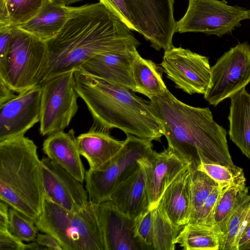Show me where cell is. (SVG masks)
I'll use <instances>...</instances> for the list:
<instances>
[{
  "mask_svg": "<svg viewBox=\"0 0 250 250\" xmlns=\"http://www.w3.org/2000/svg\"><path fill=\"white\" fill-rule=\"evenodd\" d=\"M81 156L87 161L89 169H95L105 164L122 149L125 140L119 141L109 131L93 124L90 129L76 137Z\"/></svg>",
  "mask_w": 250,
  "mask_h": 250,
  "instance_id": "ffe728a7",
  "label": "cell"
},
{
  "mask_svg": "<svg viewBox=\"0 0 250 250\" xmlns=\"http://www.w3.org/2000/svg\"><path fill=\"white\" fill-rule=\"evenodd\" d=\"M135 232L143 250H153V220L151 208H149L135 219Z\"/></svg>",
  "mask_w": 250,
  "mask_h": 250,
  "instance_id": "1f68e13d",
  "label": "cell"
},
{
  "mask_svg": "<svg viewBox=\"0 0 250 250\" xmlns=\"http://www.w3.org/2000/svg\"><path fill=\"white\" fill-rule=\"evenodd\" d=\"M74 7L48 0L33 18L16 27L46 42L55 37L64 26Z\"/></svg>",
  "mask_w": 250,
  "mask_h": 250,
  "instance_id": "7402d4cb",
  "label": "cell"
},
{
  "mask_svg": "<svg viewBox=\"0 0 250 250\" xmlns=\"http://www.w3.org/2000/svg\"><path fill=\"white\" fill-rule=\"evenodd\" d=\"M150 101L164 126L167 148L189 163L192 168L205 163L220 164L236 172L243 170L233 164L227 131L214 120L209 108L188 105L168 90Z\"/></svg>",
  "mask_w": 250,
  "mask_h": 250,
  "instance_id": "7a4b0ae2",
  "label": "cell"
},
{
  "mask_svg": "<svg viewBox=\"0 0 250 250\" xmlns=\"http://www.w3.org/2000/svg\"><path fill=\"white\" fill-rule=\"evenodd\" d=\"M152 148L151 140L127 134L124 146L116 155L98 168L85 172L89 200L98 205L109 200L117 185L138 168L140 161Z\"/></svg>",
  "mask_w": 250,
  "mask_h": 250,
  "instance_id": "52a82bcc",
  "label": "cell"
},
{
  "mask_svg": "<svg viewBox=\"0 0 250 250\" xmlns=\"http://www.w3.org/2000/svg\"><path fill=\"white\" fill-rule=\"evenodd\" d=\"M45 199L37 146L24 136L0 142V199L35 221Z\"/></svg>",
  "mask_w": 250,
  "mask_h": 250,
  "instance_id": "277c9868",
  "label": "cell"
},
{
  "mask_svg": "<svg viewBox=\"0 0 250 250\" xmlns=\"http://www.w3.org/2000/svg\"><path fill=\"white\" fill-rule=\"evenodd\" d=\"M197 169L207 174L222 187L230 184L244 174L243 171L236 172L220 164L201 163Z\"/></svg>",
  "mask_w": 250,
  "mask_h": 250,
  "instance_id": "d6a6232c",
  "label": "cell"
},
{
  "mask_svg": "<svg viewBox=\"0 0 250 250\" xmlns=\"http://www.w3.org/2000/svg\"><path fill=\"white\" fill-rule=\"evenodd\" d=\"M139 54L137 49L99 54L83 63L77 70L134 91L132 65Z\"/></svg>",
  "mask_w": 250,
  "mask_h": 250,
  "instance_id": "2e32d148",
  "label": "cell"
},
{
  "mask_svg": "<svg viewBox=\"0 0 250 250\" xmlns=\"http://www.w3.org/2000/svg\"><path fill=\"white\" fill-rule=\"evenodd\" d=\"M41 84L40 133L48 136L64 131L79 109L74 70L50 78Z\"/></svg>",
  "mask_w": 250,
  "mask_h": 250,
  "instance_id": "ba28073f",
  "label": "cell"
},
{
  "mask_svg": "<svg viewBox=\"0 0 250 250\" xmlns=\"http://www.w3.org/2000/svg\"><path fill=\"white\" fill-rule=\"evenodd\" d=\"M116 14L132 31H135L131 18L123 0H99Z\"/></svg>",
  "mask_w": 250,
  "mask_h": 250,
  "instance_id": "e575fe53",
  "label": "cell"
},
{
  "mask_svg": "<svg viewBox=\"0 0 250 250\" xmlns=\"http://www.w3.org/2000/svg\"><path fill=\"white\" fill-rule=\"evenodd\" d=\"M8 230L22 241H35L38 229L35 221L21 211L11 208L9 209Z\"/></svg>",
  "mask_w": 250,
  "mask_h": 250,
  "instance_id": "4dcf8cb0",
  "label": "cell"
},
{
  "mask_svg": "<svg viewBox=\"0 0 250 250\" xmlns=\"http://www.w3.org/2000/svg\"><path fill=\"white\" fill-rule=\"evenodd\" d=\"M39 230L56 238L63 250H105L99 205L89 200L79 211L66 209L45 196L35 221Z\"/></svg>",
  "mask_w": 250,
  "mask_h": 250,
  "instance_id": "5b68a950",
  "label": "cell"
},
{
  "mask_svg": "<svg viewBox=\"0 0 250 250\" xmlns=\"http://www.w3.org/2000/svg\"><path fill=\"white\" fill-rule=\"evenodd\" d=\"M160 64L167 78L177 88L190 95L206 93L211 77L208 57L188 49L173 46L165 50Z\"/></svg>",
  "mask_w": 250,
  "mask_h": 250,
  "instance_id": "7c38bea8",
  "label": "cell"
},
{
  "mask_svg": "<svg viewBox=\"0 0 250 250\" xmlns=\"http://www.w3.org/2000/svg\"><path fill=\"white\" fill-rule=\"evenodd\" d=\"M35 241L40 246L46 247L45 249L63 250L57 240L48 233H38Z\"/></svg>",
  "mask_w": 250,
  "mask_h": 250,
  "instance_id": "74e56055",
  "label": "cell"
},
{
  "mask_svg": "<svg viewBox=\"0 0 250 250\" xmlns=\"http://www.w3.org/2000/svg\"><path fill=\"white\" fill-rule=\"evenodd\" d=\"M42 92L40 84L0 106V142L24 136L40 122Z\"/></svg>",
  "mask_w": 250,
  "mask_h": 250,
  "instance_id": "5bb4252c",
  "label": "cell"
},
{
  "mask_svg": "<svg viewBox=\"0 0 250 250\" xmlns=\"http://www.w3.org/2000/svg\"><path fill=\"white\" fill-rule=\"evenodd\" d=\"M4 83L0 80V106L14 98L16 95Z\"/></svg>",
  "mask_w": 250,
  "mask_h": 250,
  "instance_id": "ab89813d",
  "label": "cell"
},
{
  "mask_svg": "<svg viewBox=\"0 0 250 250\" xmlns=\"http://www.w3.org/2000/svg\"><path fill=\"white\" fill-rule=\"evenodd\" d=\"M229 98V138L250 159V94L244 88Z\"/></svg>",
  "mask_w": 250,
  "mask_h": 250,
  "instance_id": "603a6c76",
  "label": "cell"
},
{
  "mask_svg": "<svg viewBox=\"0 0 250 250\" xmlns=\"http://www.w3.org/2000/svg\"><path fill=\"white\" fill-rule=\"evenodd\" d=\"M54 1H56V2L66 5V6H69L70 4L80 2L81 1H83L84 0H53Z\"/></svg>",
  "mask_w": 250,
  "mask_h": 250,
  "instance_id": "7bdbcfd3",
  "label": "cell"
},
{
  "mask_svg": "<svg viewBox=\"0 0 250 250\" xmlns=\"http://www.w3.org/2000/svg\"><path fill=\"white\" fill-rule=\"evenodd\" d=\"M48 0H7L10 25L15 27L33 18Z\"/></svg>",
  "mask_w": 250,
  "mask_h": 250,
  "instance_id": "f546056e",
  "label": "cell"
},
{
  "mask_svg": "<svg viewBox=\"0 0 250 250\" xmlns=\"http://www.w3.org/2000/svg\"><path fill=\"white\" fill-rule=\"evenodd\" d=\"M250 83V46L244 42L231 47L211 67L210 82L204 98L216 106Z\"/></svg>",
  "mask_w": 250,
  "mask_h": 250,
  "instance_id": "8fae6325",
  "label": "cell"
},
{
  "mask_svg": "<svg viewBox=\"0 0 250 250\" xmlns=\"http://www.w3.org/2000/svg\"><path fill=\"white\" fill-rule=\"evenodd\" d=\"M13 27H0V68L3 67L6 62L9 50Z\"/></svg>",
  "mask_w": 250,
  "mask_h": 250,
  "instance_id": "8d00e7d4",
  "label": "cell"
},
{
  "mask_svg": "<svg viewBox=\"0 0 250 250\" xmlns=\"http://www.w3.org/2000/svg\"><path fill=\"white\" fill-rule=\"evenodd\" d=\"M163 69L150 60L139 54L132 65L135 88L133 92L146 96L150 100L163 95L168 89L163 80Z\"/></svg>",
  "mask_w": 250,
  "mask_h": 250,
  "instance_id": "d4e9b609",
  "label": "cell"
},
{
  "mask_svg": "<svg viewBox=\"0 0 250 250\" xmlns=\"http://www.w3.org/2000/svg\"><path fill=\"white\" fill-rule=\"evenodd\" d=\"M250 250V240L245 244L240 246L238 250Z\"/></svg>",
  "mask_w": 250,
  "mask_h": 250,
  "instance_id": "f6af8a7d",
  "label": "cell"
},
{
  "mask_svg": "<svg viewBox=\"0 0 250 250\" xmlns=\"http://www.w3.org/2000/svg\"><path fill=\"white\" fill-rule=\"evenodd\" d=\"M249 19V10L225 0H188L187 10L176 21V32H201L221 37Z\"/></svg>",
  "mask_w": 250,
  "mask_h": 250,
  "instance_id": "9c48e42d",
  "label": "cell"
},
{
  "mask_svg": "<svg viewBox=\"0 0 250 250\" xmlns=\"http://www.w3.org/2000/svg\"><path fill=\"white\" fill-rule=\"evenodd\" d=\"M250 240V222L247 225L243 231H242L238 243V248L247 243Z\"/></svg>",
  "mask_w": 250,
  "mask_h": 250,
  "instance_id": "b9f144b4",
  "label": "cell"
},
{
  "mask_svg": "<svg viewBox=\"0 0 250 250\" xmlns=\"http://www.w3.org/2000/svg\"><path fill=\"white\" fill-rule=\"evenodd\" d=\"M223 187L217 185L213 188L202 206L195 224L213 228V212Z\"/></svg>",
  "mask_w": 250,
  "mask_h": 250,
  "instance_id": "836d02e7",
  "label": "cell"
},
{
  "mask_svg": "<svg viewBox=\"0 0 250 250\" xmlns=\"http://www.w3.org/2000/svg\"><path fill=\"white\" fill-rule=\"evenodd\" d=\"M49 64L46 42L18 27H13L10 46L0 80L18 93L40 84Z\"/></svg>",
  "mask_w": 250,
  "mask_h": 250,
  "instance_id": "8992f818",
  "label": "cell"
},
{
  "mask_svg": "<svg viewBox=\"0 0 250 250\" xmlns=\"http://www.w3.org/2000/svg\"><path fill=\"white\" fill-rule=\"evenodd\" d=\"M249 19H250V10H249Z\"/></svg>",
  "mask_w": 250,
  "mask_h": 250,
  "instance_id": "bcb514c9",
  "label": "cell"
},
{
  "mask_svg": "<svg viewBox=\"0 0 250 250\" xmlns=\"http://www.w3.org/2000/svg\"><path fill=\"white\" fill-rule=\"evenodd\" d=\"M191 171L190 165L182 171L166 189L157 205L177 227H182L190 221Z\"/></svg>",
  "mask_w": 250,
  "mask_h": 250,
  "instance_id": "ac0fdd59",
  "label": "cell"
},
{
  "mask_svg": "<svg viewBox=\"0 0 250 250\" xmlns=\"http://www.w3.org/2000/svg\"><path fill=\"white\" fill-rule=\"evenodd\" d=\"M105 250H143L135 232V219L108 200L99 204Z\"/></svg>",
  "mask_w": 250,
  "mask_h": 250,
  "instance_id": "e0dca14e",
  "label": "cell"
},
{
  "mask_svg": "<svg viewBox=\"0 0 250 250\" xmlns=\"http://www.w3.org/2000/svg\"><path fill=\"white\" fill-rule=\"evenodd\" d=\"M153 250H174L175 239L182 227L175 226L158 205L151 208Z\"/></svg>",
  "mask_w": 250,
  "mask_h": 250,
  "instance_id": "4316f807",
  "label": "cell"
},
{
  "mask_svg": "<svg viewBox=\"0 0 250 250\" xmlns=\"http://www.w3.org/2000/svg\"><path fill=\"white\" fill-rule=\"evenodd\" d=\"M250 210V195H248L230 216L226 230L220 237L219 250H238L239 232Z\"/></svg>",
  "mask_w": 250,
  "mask_h": 250,
  "instance_id": "f1b7e54d",
  "label": "cell"
},
{
  "mask_svg": "<svg viewBox=\"0 0 250 250\" xmlns=\"http://www.w3.org/2000/svg\"><path fill=\"white\" fill-rule=\"evenodd\" d=\"M140 164L144 172L150 208L158 205L167 187L190 165L168 148L161 152L152 150Z\"/></svg>",
  "mask_w": 250,
  "mask_h": 250,
  "instance_id": "9a60e30c",
  "label": "cell"
},
{
  "mask_svg": "<svg viewBox=\"0 0 250 250\" xmlns=\"http://www.w3.org/2000/svg\"><path fill=\"white\" fill-rule=\"evenodd\" d=\"M40 249V246L36 241L26 244L25 250H38Z\"/></svg>",
  "mask_w": 250,
  "mask_h": 250,
  "instance_id": "ee69618b",
  "label": "cell"
},
{
  "mask_svg": "<svg viewBox=\"0 0 250 250\" xmlns=\"http://www.w3.org/2000/svg\"><path fill=\"white\" fill-rule=\"evenodd\" d=\"M135 31L155 49L166 50L173 45L176 32L174 0H123Z\"/></svg>",
  "mask_w": 250,
  "mask_h": 250,
  "instance_id": "30bf717a",
  "label": "cell"
},
{
  "mask_svg": "<svg viewBox=\"0 0 250 250\" xmlns=\"http://www.w3.org/2000/svg\"><path fill=\"white\" fill-rule=\"evenodd\" d=\"M42 150L47 157L83 183L86 171L73 129L48 136L43 143Z\"/></svg>",
  "mask_w": 250,
  "mask_h": 250,
  "instance_id": "d6986e66",
  "label": "cell"
},
{
  "mask_svg": "<svg viewBox=\"0 0 250 250\" xmlns=\"http://www.w3.org/2000/svg\"><path fill=\"white\" fill-rule=\"evenodd\" d=\"M46 43L49 64L42 82L77 70L99 54L137 49L140 44L132 30L100 1L74 7L60 32Z\"/></svg>",
  "mask_w": 250,
  "mask_h": 250,
  "instance_id": "6da1fadb",
  "label": "cell"
},
{
  "mask_svg": "<svg viewBox=\"0 0 250 250\" xmlns=\"http://www.w3.org/2000/svg\"><path fill=\"white\" fill-rule=\"evenodd\" d=\"M248 195V188L244 174L222 188L213 215V229L220 237L225 232L230 216Z\"/></svg>",
  "mask_w": 250,
  "mask_h": 250,
  "instance_id": "cb8c5ba5",
  "label": "cell"
},
{
  "mask_svg": "<svg viewBox=\"0 0 250 250\" xmlns=\"http://www.w3.org/2000/svg\"><path fill=\"white\" fill-rule=\"evenodd\" d=\"M76 90L85 103L93 124L109 130L118 128L126 135L160 141L164 135L161 121L155 115L150 101L131 90L74 70Z\"/></svg>",
  "mask_w": 250,
  "mask_h": 250,
  "instance_id": "3957f363",
  "label": "cell"
},
{
  "mask_svg": "<svg viewBox=\"0 0 250 250\" xmlns=\"http://www.w3.org/2000/svg\"><path fill=\"white\" fill-rule=\"evenodd\" d=\"M109 200L122 212L133 219L150 208L141 165L131 175L117 185Z\"/></svg>",
  "mask_w": 250,
  "mask_h": 250,
  "instance_id": "44dd1931",
  "label": "cell"
},
{
  "mask_svg": "<svg viewBox=\"0 0 250 250\" xmlns=\"http://www.w3.org/2000/svg\"><path fill=\"white\" fill-rule=\"evenodd\" d=\"M8 205L0 200V230H7L9 224Z\"/></svg>",
  "mask_w": 250,
  "mask_h": 250,
  "instance_id": "f35d334b",
  "label": "cell"
},
{
  "mask_svg": "<svg viewBox=\"0 0 250 250\" xmlns=\"http://www.w3.org/2000/svg\"><path fill=\"white\" fill-rule=\"evenodd\" d=\"M26 244L7 230H0V250H25Z\"/></svg>",
  "mask_w": 250,
  "mask_h": 250,
  "instance_id": "d590c367",
  "label": "cell"
},
{
  "mask_svg": "<svg viewBox=\"0 0 250 250\" xmlns=\"http://www.w3.org/2000/svg\"><path fill=\"white\" fill-rule=\"evenodd\" d=\"M45 196L70 211H79L89 202L83 183L48 157L41 160Z\"/></svg>",
  "mask_w": 250,
  "mask_h": 250,
  "instance_id": "4fadbf2b",
  "label": "cell"
},
{
  "mask_svg": "<svg viewBox=\"0 0 250 250\" xmlns=\"http://www.w3.org/2000/svg\"><path fill=\"white\" fill-rule=\"evenodd\" d=\"M219 239L213 228L189 223L183 227L175 243L186 250H219Z\"/></svg>",
  "mask_w": 250,
  "mask_h": 250,
  "instance_id": "484cf974",
  "label": "cell"
},
{
  "mask_svg": "<svg viewBox=\"0 0 250 250\" xmlns=\"http://www.w3.org/2000/svg\"><path fill=\"white\" fill-rule=\"evenodd\" d=\"M7 0H0V27L11 26L7 11Z\"/></svg>",
  "mask_w": 250,
  "mask_h": 250,
  "instance_id": "60d3db41",
  "label": "cell"
},
{
  "mask_svg": "<svg viewBox=\"0 0 250 250\" xmlns=\"http://www.w3.org/2000/svg\"><path fill=\"white\" fill-rule=\"evenodd\" d=\"M191 170V211L189 223L195 224L202 206L213 188L218 184L203 171L192 168Z\"/></svg>",
  "mask_w": 250,
  "mask_h": 250,
  "instance_id": "83f0119b",
  "label": "cell"
}]
</instances>
